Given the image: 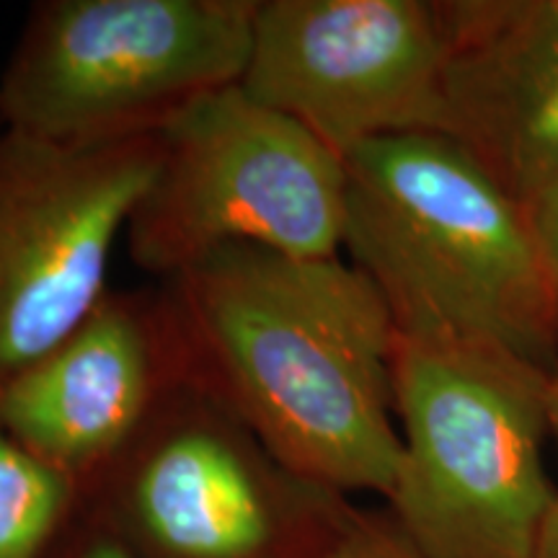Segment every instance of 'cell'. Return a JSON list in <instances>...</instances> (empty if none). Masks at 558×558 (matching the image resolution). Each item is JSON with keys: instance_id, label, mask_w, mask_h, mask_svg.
Masks as SVG:
<instances>
[{"instance_id": "3957f363", "label": "cell", "mask_w": 558, "mask_h": 558, "mask_svg": "<svg viewBox=\"0 0 558 558\" xmlns=\"http://www.w3.org/2000/svg\"><path fill=\"white\" fill-rule=\"evenodd\" d=\"M554 373L492 347L401 337V471L388 512L422 558H535L554 484Z\"/></svg>"}, {"instance_id": "ba28073f", "label": "cell", "mask_w": 558, "mask_h": 558, "mask_svg": "<svg viewBox=\"0 0 558 558\" xmlns=\"http://www.w3.org/2000/svg\"><path fill=\"white\" fill-rule=\"evenodd\" d=\"M442 3L256 0L239 86L341 158L369 140L445 132Z\"/></svg>"}, {"instance_id": "9c48e42d", "label": "cell", "mask_w": 558, "mask_h": 558, "mask_svg": "<svg viewBox=\"0 0 558 558\" xmlns=\"http://www.w3.org/2000/svg\"><path fill=\"white\" fill-rule=\"evenodd\" d=\"M179 383L184 369L160 288L109 290L0 388V427L86 494Z\"/></svg>"}, {"instance_id": "7a4b0ae2", "label": "cell", "mask_w": 558, "mask_h": 558, "mask_svg": "<svg viewBox=\"0 0 558 558\" xmlns=\"http://www.w3.org/2000/svg\"><path fill=\"white\" fill-rule=\"evenodd\" d=\"M344 163V251L401 337L501 349L558 373V303L525 207L463 145L403 132Z\"/></svg>"}, {"instance_id": "4fadbf2b", "label": "cell", "mask_w": 558, "mask_h": 558, "mask_svg": "<svg viewBox=\"0 0 558 558\" xmlns=\"http://www.w3.org/2000/svg\"><path fill=\"white\" fill-rule=\"evenodd\" d=\"M47 558H137L83 501L81 514Z\"/></svg>"}, {"instance_id": "6da1fadb", "label": "cell", "mask_w": 558, "mask_h": 558, "mask_svg": "<svg viewBox=\"0 0 558 558\" xmlns=\"http://www.w3.org/2000/svg\"><path fill=\"white\" fill-rule=\"evenodd\" d=\"M184 383L333 492L388 501L401 471L399 329L344 256L298 259L226 246L160 282Z\"/></svg>"}, {"instance_id": "5b68a950", "label": "cell", "mask_w": 558, "mask_h": 558, "mask_svg": "<svg viewBox=\"0 0 558 558\" xmlns=\"http://www.w3.org/2000/svg\"><path fill=\"white\" fill-rule=\"evenodd\" d=\"M86 507L137 558H324L357 514L190 383L86 488Z\"/></svg>"}, {"instance_id": "7c38bea8", "label": "cell", "mask_w": 558, "mask_h": 558, "mask_svg": "<svg viewBox=\"0 0 558 558\" xmlns=\"http://www.w3.org/2000/svg\"><path fill=\"white\" fill-rule=\"evenodd\" d=\"M324 558H422L390 512L357 509L354 520Z\"/></svg>"}, {"instance_id": "8fae6325", "label": "cell", "mask_w": 558, "mask_h": 558, "mask_svg": "<svg viewBox=\"0 0 558 558\" xmlns=\"http://www.w3.org/2000/svg\"><path fill=\"white\" fill-rule=\"evenodd\" d=\"M86 494L0 427V558H47Z\"/></svg>"}, {"instance_id": "8992f818", "label": "cell", "mask_w": 558, "mask_h": 558, "mask_svg": "<svg viewBox=\"0 0 558 558\" xmlns=\"http://www.w3.org/2000/svg\"><path fill=\"white\" fill-rule=\"evenodd\" d=\"M344 158L228 86L158 132L156 173L124 241L135 267L169 279L226 246L331 259L344 254Z\"/></svg>"}, {"instance_id": "5bb4252c", "label": "cell", "mask_w": 558, "mask_h": 558, "mask_svg": "<svg viewBox=\"0 0 558 558\" xmlns=\"http://www.w3.org/2000/svg\"><path fill=\"white\" fill-rule=\"evenodd\" d=\"M522 207H525L530 233H533L535 248H538L550 292H554L558 303V181L550 184L548 190L535 194V197Z\"/></svg>"}, {"instance_id": "30bf717a", "label": "cell", "mask_w": 558, "mask_h": 558, "mask_svg": "<svg viewBox=\"0 0 558 558\" xmlns=\"http://www.w3.org/2000/svg\"><path fill=\"white\" fill-rule=\"evenodd\" d=\"M442 16V135L527 205L558 181V0H452Z\"/></svg>"}, {"instance_id": "9a60e30c", "label": "cell", "mask_w": 558, "mask_h": 558, "mask_svg": "<svg viewBox=\"0 0 558 558\" xmlns=\"http://www.w3.org/2000/svg\"><path fill=\"white\" fill-rule=\"evenodd\" d=\"M548 422L550 435L556 437L558 445V373H554L548 388ZM535 558H558V484H554V499H550L546 522H543L538 556Z\"/></svg>"}, {"instance_id": "277c9868", "label": "cell", "mask_w": 558, "mask_h": 558, "mask_svg": "<svg viewBox=\"0 0 558 558\" xmlns=\"http://www.w3.org/2000/svg\"><path fill=\"white\" fill-rule=\"evenodd\" d=\"M256 0H39L0 75V122L65 145L158 135L239 86Z\"/></svg>"}, {"instance_id": "52a82bcc", "label": "cell", "mask_w": 558, "mask_h": 558, "mask_svg": "<svg viewBox=\"0 0 558 558\" xmlns=\"http://www.w3.org/2000/svg\"><path fill=\"white\" fill-rule=\"evenodd\" d=\"M156 166L158 135L65 145L0 130V388L111 290V254Z\"/></svg>"}]
</instances>
